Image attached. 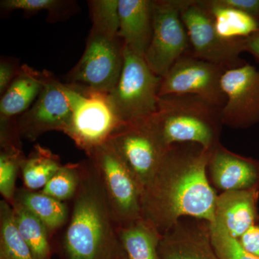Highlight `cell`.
I'll use <instances>...</instances> for the list:
<instances>
[{
	"label": "cell",
	"instance_id": "cell-1",
	"mask_svg": "<svg viewBox=\"0 0 259 259\" xmlns=\"http://www.w3.org/2000/svg\"><path fill=\"white\" fill-rule=\"evenodd\" d=\"M210 151L195 144L167 149L156 176L144 189L143 215L161 235L182 218L215 221L218 195L208 179Z\"/></svg>",
	"mask_w": 259,
	"mask_h": 259
},
{
	"label": "cell",
	"instance_id": "cell-2",
	"mask_svg": "<svg viewBox=\"0 0 259 259\" xmlns=\"http://www.w3.org/2000/svg\"><path fill=\"white\" fill-rule=\"evenodd\" d=\"M62 238L66 259H114L122 253L116 222L96 168L82 161L79 189Z\"/></svg>",
	"mask_w": 259,
	"mask_h": 259
},
{
	"label": "cell",
	"instance_id": "cell-3",
	"mask_svg": "<svg viewBox=\"0 0 259 259\" xmlns=\"http://www.w3.org/2000/svg\"><path fill=\"white\" fill-rule=\"evenodd\" d=\"M221 109L195 95H165L158 97L157 110L145 122L166 148L195 144L211 151L221 143Z\"/></svg>",
	"mask_w": 259,
	"mask_h": 259
},
{
	"label": "cell",
	"instance_id": "cell-4",
	"mask_svg": "<svg viewBox=\"0 0 259 259\" xmlns=\"http://www.w3.org/2000/svg\"><path fill=\"white\" fill-rule=\"evenodd\" d=\"M64 88L71 110L64 134L88 156L123 124L112 110L108 94L76 83H64Z\"/></svg>",
	"mask_w": 259,
	"mask_h": 259
},
{
	"label": "cell",
	"instance_id": "cell-5",
	"mask_svg": "<svg viewBox=\"0 0 259 259\" xmlns=\"http://www.w3.org/2000/svg\"><path fill=\"white\" fill-rule=\"evenodd\" d=\"M161 80L144 57L125 46L122 72L108 94L112 110L122 124L141 122L156 111Z\"/></svg>",
	"mask_w": 259,
	"mask_h": 259
},
{
	"label": "cell",
	"instance_id": "cell-6",
	"mask_svg": "<svg viewBox=\"0 0 259 259\" xmlns=\"http://www.w3.org/2000/svg\"><path fill=\"white\" fill-rule=\"evenodd\" d=\"M103 185L119 227L143 219L144 190L110 141L88 156Z\"/></svg>",
	"mask_w": 259,
	"mask_h": 259
},
{
	"label": "cell",
	"instance_id": "cell-7",
	"mask_svg": "<svg viewBox=\"0 0 259 259\" xmlns=\"http://www.w3.org/2000/svg\"><path fill=\"white\" fill-rule=\"evenodd\" d=\"M181 17L191 47V55L218 65L225 70L246 64L241 57L245 41H229L220 36L212 16L202 0H182Z\"/></svg>",
	"mask_w": 259,
	"mask_h": 259
},
{
	"label": "cell",
	"instance_id": "cell-8",
	"mask_svg": "<svg viewBox=\"0 0 259 259\" xmlns=\"http://www.w3.org/2000/svg\"><path fill=\"white\" fill-rule=\"evenodd\" d=\"M125 44L120 37L90 30L81 59L67 75V83L109 94L115 88L124 64Z\"/></svg>",
	"mask_w": 259,
	"mask_h": 259
},
{
	"label": "cell",
	"instance_id": "cell-9",
	"mask_svg": "<svg viewBox=\"0 0 259 259\" xmlns=\"http://www.w3.org/2000/svg\"><path fill=\"white\" fill-rule=\"evenodd\" d=\"M182 0H153V30L145 60L163 77L182 56L191 53L188 34L181 17Z\"/></svg>",
	"mask_w": 259,
	"mask_h": 259
},
{
	"label": "cell",
	"instance_id": "cell-10",
	"mask_svg": "<svg viewBox=\"0 0 259 259\" xmlns=\"http://www.w3.org/2000/svg\"><path fill=\"white\" fill-rule=\"evenodd\" d=\"M224 69L194 57L182 56L162 77L159 97L169 95H192L213 106L223 108L226 97L221 88Z\"/></svg>",
	"mask_w": 259,
	"mask_h": 259
},
{
	"label": "cell",
	"instance_id": "cell-11",
	"mask_svg": "<svg viewBox=\"0 0 259 259\" xmlns=\"http://www.w3.org/2000/svg\"><path fill=\"white\" fill-rule=\"evenodd\" d=\"M109 141L144 190L156 176L168 148L145 120L120 126Z\"/></svg>",
	"mask_w": 259,
	"mask_h": 259
},
{
	"label": "cell",
	"instance_id": "cell-12",
	"mask_svg": "<svg viewBox=\"0 0 259 259\" xmlns=\"http://www.w3.org/2000/svg\"><path fill=\"white\" fill-rule=\"evenodd\" d=\"M42 71L44 84L41 93L32 106L17 118L22 139L30 142L51 131L64 133L71 118V107L64 83L51 71Z\"/></svg>",
	"mask_w": 259,
	"mask_h": 259
},
{
	"label": "cell",
	"instance_id": "cell-13",
	"mask_svg": "<svg viewBox=\"0 0 259 259\" xmlns=\"http://www.w3.org/2000/svg\"><path fill=\"white\" fill-rule=\"evenodd\" d=\"M221 88L226 97L221 109L223 125L245 129L259 123V70L248 63L226 70Z\"/></svg>",
	"mask_w": 259,
	"mask_h": 259
},
{
	"label": "cell",
	"instance_id": "cell-14",
	"mask_svg": "<svg viewBox=\"0 0 259 259\" xmlns=\"http://www.w3.org/2000/svg\"><path fill=\"white\" fill-rule=\"evenodd\" d=\"M158 250L160 259H220L209 223L192 218H182L162 235Z\"/></svg>",
	"mask_w": 259,
	"mask_h": 259
},
{
	"label": "cell",
	"instance_id": "cell-15",
	"mask_svg": "<svg viewBox=\"0 0 259 259\" xmlns=\"http://www.w3.org/2000/svg\"><path fill=\"white\" fill-rule=\"evenodd\" d=\"M207 173L223 192L259 190V161L232 152L221 143L210 151Z\"/></svg>",
	"mask_w": 259,
	"mask_h": 259
},
{
	"label": "cell",
	"instance_id": "cell-16",
	"mask_svg": "<svg viewBox=\"0 0 259 259\" xmlns=\"http://www.w3.org/2000/svg\"><path fill=\"white\" fill-rule=\"evenodd\" d=\"M259 190L231 191L218 195L215 221L232 238L238 240L259 221Z\"/></svg>",
	"mask_w": 259,
	"mask_h": 259
},
{
	"label": "cell",
	"instance_id": "cell-17",
	"mask_svg": "<svg viewBox=\"0 0 259 259\" xmlns=\"http://www.w3.org/2000/svg\"><path fill=\"white\" fill-rule=\"evenodd\" d=\"M118 36L126 47L144 57L153 30L152 0H119Z\"/></svg>",
	"mask_w": 259,
	"mask_h": 259
},
{
	"label": "cell",
	"instance_id": "cell-18",
	"mask_svg": "<svg viewBox=\"0 0 259 259\" xmlns=\"http://www.w3.org/2000/svg\"><path fill=\"white\" fill-rule=\"evenodd\" d=\"M44 84V71L22 64L18 76L1 95L0 119L15 118L26 112L41 93Z\"/></svg>",
	"mask_w": 259,
	"mask_h": 259
},
{
	"label": "cell",
	"instance_id": "cell-19",
	"mask_svg": "<svg viewBox=\"0 0 259 259\" xmlns=\"http://www.w3.org/2000/svg\"><path fill=\"white\" fill-rule=\"evenodd\" d=\"M212 16L220 36L229 41H241L259 31V20L248 13L227 7L218 0H202Z\"/></svg>",
	"mask_w": 259,
	"mask_h": 259
},
{
	"label": "cell",
	"instance_id": "cell-20",
	"mask_svg": "<svg viewBox=\"0 0 259 259\" xmlns=\"http://www.w3.org/2000/svg\"><path fill=\"white\" fill-rule=\"evenodd\" d=\"M15 201L23 204L44 223L51 238L66 226L69 220L70 210L67 204L40 191L29 190L25 187L17 189Z\"/></svg>",
	"mask_w": 259,
	"mask_h": 259
},
{
	"label": "cell",
	"instance_id": "cell-21",
	"mask_svg": "<svg viewBox=\"0 0 259 259\" xmlns=\"http://www.w3.org/2000/svg\"><path fill=\"white\" fill-rule=\"evenodd\" d=\"M118 236L125 259H160L158 248L162 235L144 218L119 227Z\"/></svg>",
	"mask_w": 259,
	"mask_h": 259
},
{
	"label": "cell",
	"instance_id": "cell-22",
	"mask_svg": "<svg viewBox=\"0 0 259 259\" xmlns=\"http://www.w3.org/2000/svg\"><path fill=\"white\" fill-rule=\"evenodd\" d=\"M61 158L37 144L22 163L20 171L25 188L40 191L62 166Z\"/></svg>",
	"mask_w": 259,
	"mask_h": 259
},
{
	"label": "cell",
	"instance_id": "cell-23",
	"mask_svg": "<svg viewBox=\"0 0 259 259\" xmlns=\"http://www.w3.org/2000/svg\"><path fill=\"white\" fill-rule=\"evenodd\" d=\"M15 223L34 259H51V237L44 223L18 202L12 205Z\"/></svg>",
	"mask_w": 259,
	"mask_h": 259
},
{
	"label": "cell",
	"instance_id": "cell-24",
	"mask_svg": "<svg viewBox=\"0 0 259 259\" xmlns=\"http://www.w3.org/2000/svg\"><path fill=\"white\" fill-rule=\"evenodd\" d=\"M0 259H34L15 223L11 204L0 201Z\"/></svg>",
	"mask_w": 259,
	"mask_h": 259
},
{
	"label": "cell",
	"instance_id": "cell-25",
	"mask_svg": "<svg viewBox=\"0 0 259 259\" xmlns=\"http://www.w3.org/2000/svg\"><path fill=\"white\" fill-rule=\"evenodd\" d=\"M0 193L13 205L16 193V180L22 163L26 158L22 142L0 144Z\"/></svg>",
	"mask_w": 259,
	"mask_h": 259
},
{
	"label": "cell",
	"instance_id": "cell-26",
	"mask_svg": "<svg viewBox=\"0 0 259 259\" xmlns=\"http://www.w3.org/2000/svg\"><path fill=\"white\" fill-rule=\"evenodd\" d=\"M0 8L8 13L21 10L26 15L47 11L49 21L56 22L72 15L77 5L74 1L65 0H2Z\"/></svg>",
	"mask_w": 259,
	"mask_h": 259
},
{
	"label": "cell",
	"instance_id": "cell-27",
	"mask_svg": "<svg viewBox=\"0 0 259 259\" xmlns=\"http://www.w3.org/2000/svg\"><path fill=\"white\" fill-rule=\"evenodd\" d=\"M82 161L63 164L40 192L58 200H72L79 189Z\"/></svg>",
	"mask_w": 259,
	"mask_h": 259
},
{
	"label": "cell",
	"instance_id": "cell-28",
	"mask_svg": "<svg viewBox=\"0 0 259 259\" xmlns=\"http://www.w3.org/2000/svg\"><path fill=\"white\" fill-rule=\"evenodd\" d=\"M88 3L92 30L108 36H117L120 28L119 0H90Z\"/></svg>",
	"mask_w": 259,
	"mask_h": 259
},
{
	"label": "cell",
	"instance_id": "cell-29",
	"mask_svg": "<svg viewBox=\"0 0 259 259\" xmlns=\"http://www.w3.org/2000/svg\"><path fill=\"white\" fill-rule=\"evenodd\" d=\"M210 226L211 240L220 259H259L249 254L236 238H232L218 221Z\"/></svg>",
	"mask_w": 259,
	"mask_h": 259
},
{
	"label": "cell",
	"instance_id": "cell-30",
	"mask_svg": "<svg viewBox=\"0 0 259 259\" xmlns=\"http://www.w3.org/2000/svg\"><path fill=\"white\" fill-rule=\"evenodd\" d=\"M22 65L15 58L2 56L0 60V95L5 93L21 69Z\"/></svg>",
	"mask_w": 259,
	"mask_h": 259
},
{
	"label": "cell",
	"instance_id": "cell-31",
	"mask_svg": "<svg viewBox=\"0 0 259 259\" xmlns=\"http://www.w3.org/2000/svg\"><path fill=\"white\" fill-rule=\"evenodd\" d=\"M238 241L247 253L259 258V221L250 227Z\"/></svg>",
	"mask_w": 259,
	"mask_h": 259
},
{
	"label": "cell",
	"instance_id": "cell-32",
	"mask_svg": "<svg viewBox=\"0 0 259 259\" xmlns=\"http://www.w3.org/2000/svg\"><path fill=\"white\" fill-rule=\"evenodd\" d=\"M227 7L241 10L259 20V0H218Z\"/></svg>",
	"mask_w": 259,
	"mask_h": 259
},
{
	"label": "cell",
	"instance_id": "cell-33",
	"mask_svg": "<svg viewBox=\"0 0 259 259\" xmlns=\"http://www.w3.org/2000/svg\"><path fill=\"white\" fill-rule=\"evenodd\" d=\"M245 52H248L259 62V31L247 39Z\"/></svg>",
	"mask_w": 259,
	"mask_h": 259
},
{
	"label": "cell",
	"instance_id": "cell-34",
	"mask_svg": "<svg viewBox=\"0 0 259 259\" xmlns=\"http://www.w3.org/2000/svg\"><path fill=\"white\" fill-rule=\"evenodd\" d=\"M114 259H125V257H124L123 252H122V253H121L120 255H119L118 256L116 257V258Z\"/></svg>",
	"mask_w": 259,
	"mask_h": 259
}]
</instances>
